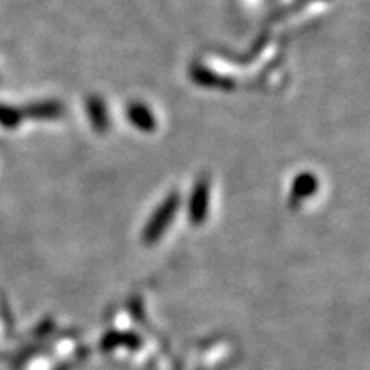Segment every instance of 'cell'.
I'll use <instances>...</instances> for the list:
<instances>
[{
	"mask_svg": "<svg viewBox=\"0 0 370 370\" xmlns=\"http://www.w3.org/2000/svg\"><path fill=\"white\" fill-rule=\"evenodd\" d=\"M317 190V178L312 175V173H300L299 177L295 178L292 187L293 199H307Z\"/></svg>",
	"mask_w": 370,
	"mask_h": 370,
	"instance_id": "277c9868",
	"label": "cell"
},
{
	"mask_svg": "<svg viewBox=\"0 0 370 370\" xmlns=\"http://www.w3.org/2000/svg\"><path fill=\"white\" fill-rule=\"evenodd\" d=\"M178 206H180V197H178L177 194L168 195V197L160 204V207L155 211V215L151 216L146 228H144L143 238L146 244H155V242H158L160 238L163 237V233L167 232V228L172 225L173 216H175Z\"/></svg>",
	"mask_w": 370,
	"mask_h": 370,
	"instance_id": "6da1fadb",
	"label": "cell"
},
{
	"mask_svg": "<svg viewBox=\"0 0 370 370\" xmlns=\"http://www.w3.org/2000/svg\"><path fill=\"white\" fill-rule=\"evenodd\" d=\"M88 115L96 130L101 133V130L106 129V125H108V115H106L105 103L100 98H91L88 101Z\"/></svg>",
	"mask_w": 370,
	"mask_h": 370,
	"instance_id": "5b68a950",
	"label": "cell"
},
{
	"mask_svg": "<svg viewBox=\"0 0 370 370\" xmlns=\"http://www.w3.org/2000/svg\"><path fill=\"white\" fill-rule=\"evenodd\" d=\"M130 346L138 348L139 346V338L129 333H108L103 338V346L105 348H115V346Z\"/></svg>",
	"mask_w": 370,
	"mask_h": 370,
	"instance_id": "8992f818",
	"label": "cell"
},
{
	"mask_svg": "<svg viewBox=\"0 0 370 370\" xmlns=\"http://www.w3.org/2000/svg\"><path fill=\"white\" fill-rule=\"evenodd\" d=\"M210 210V182L201 180L194 187L189 202V218L194 225H201Z\"/></svg>",
	"mask_w": 370,
	"mask_h": 370,
	"instance_id": "7a4b0ae2",
	"label": "cell"
},
{
	"mask_svg": "<svg viewBox=\"0 0 370 370\" xmlns=\"http://www.w3.org/2000/svg\"><path fill=\"white\" fill-rule=\"evenodd\" d=\"M194 78L195 81H197L199 84H204V86H212V88H228L225 86L223 83H221V78H218V76L211 74L210 71L206 69H201V71H195L194 72Z\"/></svg>",
	"mask_w": 370,
	"mask_h": 370,
	"instance_id": "ba28073f",
	"label": "cell"
},
{
	"mask_svg": "<svg viewBox=\"0 0 370 370\" xmlns=\"http://www.w3.org/2000/svg\"><path fill=\"white\" fill-rule=\"evenodd\" d=\"M127 117H129L130 123L134 127H138L139 130L143 133H150V130H155L156 127V120H155V115L153 112H150L146 105L143 103H133L127 110Z\"/></svg>",
	"mask_w": 370,
	"mask_h": 370,
	"instance_id": "3957f363",
	"label": "cell"
},
{
	"mask_svg": "<svg viewBox=\"0 0 370 370\" xmlns=\"http://www.w3.org/2000/svg\"><path fill=\"white\" fill-rule=\"evenodd\" d=\"M62 112L63 108L61 103H57V101H46V103H38L29 113L38 118H57L61 117Z\"/></svg>",
	"mask_w": 370,
	"mask_h": 370,
	"instance_id": "52a82bcc",
	"label": "cell"
}]
</instances>
